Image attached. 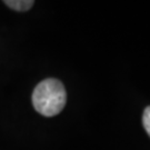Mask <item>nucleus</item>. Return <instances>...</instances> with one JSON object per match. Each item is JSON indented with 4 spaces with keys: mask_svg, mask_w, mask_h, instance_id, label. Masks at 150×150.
Here are the masks:
<instances>
[{
    "mask_svg": "<svg viewBox=\"0 0 150 150\" xmlns=\"http://www.w3.org/2000/svg\"><path fill=\"white\" fill-rule=\"evenodd\" d=\"M67 102V92L62 82L54 78L39 82L32 92V105L40 115L54 117L62 111Z\"/></svg>",
    "mask_w": 150,
    "mask_h": 150,
    "instance_id": "1",
    "label": "nucleus"
},
{
    "mask_svg": "<svg viewBox=\"0 0 150 150\" xmlns=\"http://www.w3.org/2000/svg\"><path fill=\"white\" fill-rule=\"evenodd\" d=\"M5 4L16 11H27L33 6L32 0H7Z\"/></svg>",
    "mask_w": 150,
    "mask_h": 150,
    "instance_id": "2",
    "label": "nucleus"
},
{
    "mask_svg": "<svg viewBox=\"0 0 150 150\" xmlns=\"http://www.w3.org/2000/svg\"><path fill=\"white\" fill-rule=\"evenodd\" d=\"M142 123H144V127H145L147 134H149V137H150V106H148V107L144 110Z\"/></svg>",
    "mask_w": 150,
    "mask_h": 150,
    "instance_id": "3",
    "label": "nucleus"
}]
</instances>
